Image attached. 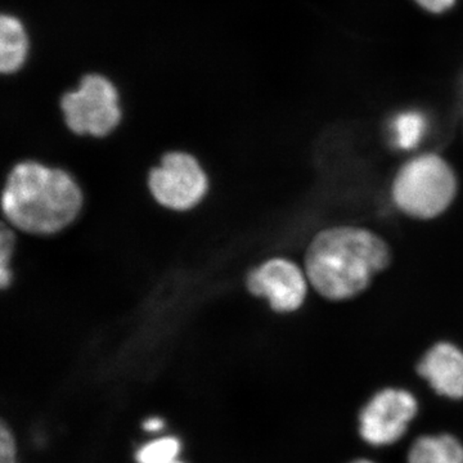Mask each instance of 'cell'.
Masks as SVG:
<instances>
[{
    "label": "cell",
    "instance_id": "cell-1",
    "mask_svg": "<svg viewBox=\"0 0 463 463\" xmlns=\"http://www.w3.org/2000/svg\"><path fill=\"white\" fill-rule=\"evenodd\" d=\"M389 261L388 246L376 234L346 227L321 232L307 249L306 265L322 297L344 300L364 291Z\"/></svg>",
    "mask_w": 463,
    "mask_h": 463
},
{
    "label": "cell",
    "instance_id": "cell-2",
    "mask_svg": "<svg viewBox=\"0 0 463 463\" xmlns=\"http://www.w3.org/2000/svg\"><path fill=\"white\" fill-rule=\"evenodd\" d=\"M83 203L80 188L63 170L33 161L12 169L3 191V213L9 223L33 234L63 230Z\"/></svg>",
    "mask_w": 463,
    "mask_h": 463
},
{
    "label": "cell",
    "instance_id": "cell-3",
    "mask_svg": "<svg viewBox=\"0 0 463 463\" xmlns=\"http://www.w3.org/2000/svg\"><path fill=\"white\" fill-rule=\"evenodd\" d=\"M452 169L435 155L417 157L399 172L392 187L397 205L416 218L438 216L450 205L456 194Z\"/></svg>",
    "mask_w": 463,
    "mask_h": 463
},
{
    "label": "cell",
    "instance_id": "cell-4",
    "mask_svg": "<svg viewBox=\"0 0 463 463\" xmlns=\"http://www.w3.org/2000/svg\"><path fill=\"white\" fill-rule=\"evenodd\" d=\"M420 411L421 402L411 389L385 386L376 390L356 417L359 437L373 449L397 446L410 435Z\"/></svg>",
    "mask_w": 463,
    "mask_h": 463
},
{
    "label": "cell",
    "instance_id": "cell-5",
    "mask_svg": "<svg viewBox=\"0 0 463 463\" xmlns=\"http://www.w3.org/2000/svg\"><path fill=\"white\" fill-rule=\"evenodd\" d=\"M61 109L67 127L79 136H109L123 118L118 88L97 72L84 75L76 90L66 91Z\"/></svg>",
    "mask_w": 463,
    "mask_h": 463
},
{
    "label": "cell",
    "instance_id": "cell-6",
    "mask_svg": "<svg viewBox=\"0 0 463 463\" xmlns=\"http://www.w3.org/2000/svg\"><path fill=\"white\" fill-rule=\"evenodd\" d=\"M148 185L160 205L184 212L205 197L207 178L196 158L184 152H170L149 173Z\"/></svg>",
    "mask_w": 463,
    "mask_h": 463
},
{
    "label": "cell",
    "instance_id": "cell-7",
    "mask_svg": "<svg viewBox=\"0 0 463 463\" xmlns=\"http://www.w3.org/2000/svg\"><path fill=\"white\" fill-rule=\"evenodd\" d=\"M248 288L255 297L269 300L277 312H294L307 295L306 277L286 259H272L250 273Z\"/></svg>",
    "mask_w": 463,
    "mask_h": 463
},
{
    "label": "cell",
    "instance_id": "cell-8",
    "mask_svg": "<svg viewBox=\"0 0 463 463\" xmlns=\"http://www.w3.org/2000/svg\"><path fill=\"white\" fill-rule=\"evenodd\" d=\"M416 374L437 397L463 401V352L453 344L430 347L416 364Z\"/></svg>",
    "mask_w": 463,
    "mask_h": 463
},
{
    "label": "cell",
    "instance_id": "cell-9",
    "mask_svg": "<svg viewBox=\"0 0 463 463\" xmlns=\"http://www.w3.org/2000/svg\"><path fill=\"white\" fill-rule=\"evenodd\" d=\"M408 438L407 463H463V441L452 432Z\"/></svg>",
    "mask_w": 463,
    "mask_h": 463
},
{
    "label": "cell",
    "instance_id": "cell-10",
    "mask_svg": "<svg viewBox=\"0 0 463 463\" xmlns=\"http://www.w3.org/2000/svg\"><path fill=\"white\" fill-rule=\"evenodd\" d=\"M30 53V38L25 25L14 14L0 18V70L14 75L25 65Z\"/></svg>",
    "mask_w": 463,
    "mask_h": 463
},
{
    "label": "cell",
    "instance_id": "cell-11",
    "mask_svg": "<svg viewBox=\"0 0 463 463\" xmlns=\"http://www.w3.org/2000/svg\"><path fill=\"white\" fill-rule=\"evenodd\" d=\"M395 143L399 148L412 149L421 142L426 129V120L419 112H404L392 123Z\"/></svg>",
    "mask_w": 463,
    "mask_h": 463
},
{
    "label": "cell",
    "instance_id": "cell-12",
    "mask_svg": "<svg viewBox=\"0 0 463 463\" xmlns=\"http://www.w3.org/2000/svg\"><path fill=\"white\" fill-rule=\"evenodd\" d=\"M182 450V441L176 437L155 439L136 452L137 463H173Z\"/></svg>",
    "mask_w": 463,
    "mask_h": 463
},
{
    "label": "cell",
    "instance_id": "cell-13",
    "mask_svg": "<svg viewBox=\"0 0 463 463\" xmlns=\"http://www.w3.org/2000/svg\"><path fill=\"white\" fill-rule=\"evenodd\" d=\"M14 248V233L5 225L2 228V236H0V283H2L3 288H7L9 282H11L9 261H11Z\"/></svg>",
    "mask_w": 463,
    "mask_h": 463
},
{
    "label": "cell",
    "instance_id": "cell-14",
    "mask_svg": "<svg viewBox=\"0 0 463 463\" xmlns=\"http://www.w3.org/2000/svg\"><path fill=\"white\" fill-rule=\"evenodd\" d=\"M0 463H17V443L8 423L0 422Z\"/></svg>",
    "mask_w": 463,
    "mask_h": 463
},
{
    "label": "cell",
    "instance_id": "cell-15",
    "mask_svg": "<svg viewBox=\"0 0 463 463\" xmlns=\"http://www.w3.org/2000/svg\"><path fill=\"white\" fill-rule=\"evenodd\" d=\"M416 2L422 5L423 8L428 9V11L439 14V12H443L452 7L455 0H416Z\"/></svg>",
    "mask_w": 463,
    "mask_h": 463
},
{
    "label": "cell",
    "instance_id": "cell-16",
    "mask_svg": "<svg viewBox=\"0 0 463 463\" xmlns=\"http://www.w3.org/2000/svg\"><path fill=\"white\" fill-rule=\"evenodd\" d=\"M165 428V421L160 417H149V419H146L142 423V429L147 432H158L164 430Z\"/></svg>",
    "mask_w": 463,
    "mask_h": 463
},
{
    "label": "cell",
    "instance_id": "cell-17",
    "mask_svg": "<svg viewBox=\"0 0 463 463\" xmlns=\"http://www.w3.org/2000/svg\"><path fill=\"white\" fill-rule=\"evenodd\" d=\"M347 463H379L376 459L373 458V457L364 456V457H356V458L352 459V461Z\"/></svg>",
    "mask_w": 463,
    "mask_h": 463
},
{
    "label": "cell",
    "instance_id": "cell-18",
    "mask_svg": "<svg viewBox=\"0 0 463 463\" xmlns=\"http://www.w3.org/2000/svg\"><path fill=\"white\" fill-rule=\"evenodd\" d=\"M173 463H184V462L178 461V459H176V461H175V462H173Z\"/></svg>",
    "mask_w": 463,
    "mask_h": 463
}]
</instances>
